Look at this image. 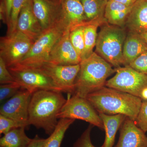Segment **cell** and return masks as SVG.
I'll return each instance as SVG.
<instances>
[{
  "label": "cell",
  "mask_w": 147,
  "mask_h": 147,
  "mask_svg": "<svg viewBox=\"0 0 147 147\" xmlns=\"http://www.w3.org/2000/svg\"><path fill=\"white\" fill-rule=\"evenodd\" d=\"M66 101L60 92L38 90L32 94L28 109L29 125L42 129L49 136L57 125V115Z\"/></svg>",
  "instance_id": "6da1fadb"
},
{
  "label": "cell",
  "mask_w": 147,
  "mask_h": 147,
  "mask_svg": "<svg viewBox=\"0 0 147 147\" xmlns=\"http://www.w3.org/2000/svg\"><path fill=\"white\" fill-rule=\"evenodd\" d=\"M86 98L98 114H121L134 121L142 102L140 98L106 86L88 95Z\"/></svg>",
  "instance_id": "7a4b0ae2"
},
{
  "label": "cell",
  "mask_w": 147,
  "mask_h": 147,
  "mask_svg": "<svg viewBox=\"0 0 147 147\" xmlns=\"http://www.w3.org/2000/svg\"><path fill=\"white\" fill-rule=\"evenodd\" d=\"M80 65L73 94L84 98L105 86L107 79L115 72L113 66L95 52L82 60Z\"/></svg>",
  "instance_id": "3957f363"
},
{
  "label": "cell",
  "mask_w": 147,
  "mask_h": 147,
  "mask_svg": "<svg viewBox=\"0 0 147 147\" xmlns=\"http://www.w3.org/2000/svg\"><path fill=\"white\" fill-rule=\"evenodd\" d=\"M127 35L125 28L102 24L98 33L95 53L115 68L119 67L123 65V49Z\"/></svg>",
  "instance_id": "277c9868"
},
{
  "label": "cell",
  "mask_w": 147,
  "mask_h": 147,
  "mask_svg": "<svg viewBox=\"0 0 147 147\" xmlns=\"http://www.w3.org/2000/svg\"><path fill=\"white\" fill-rule=\"evenodd\" d=\"M66 30L59 23L44 31L34 42L26 56L17 65L37 67L48 62L52 49Z\"/></svg>",
  "instance_id": "5b68a950"
},
{
  "label": "cell",
  "mask_w": 147,
  "mask_h": 147,
  "mask_svg": "<svg viewBox=\"0 0 147 147\" xmlns=\"http://www.w3.org/2000/svg\"><path fill=\"white\" fill-rule=\"evenodd\" d=\"M34 42L28 37L16 30L12 33L1 37L0 57L7 67L17 65L29 53Z\"/></svg>",
  "instance_id": "8992f818"
},
{
  "label": "cell",
  "mask_w": 147,
  "mask_h": 147,
  "mask_svg": "<svg viewBox=\"0 0 147 147\" xmlns=\"http://www.w3.org/2000/svg\"><path fill=\"white\" fill-rule=\"evenodd\" d=\"M8 68L15 82L32 94L38 90L62 92L51 78L39 69L20 65Z\"/></svg>",
  "instance_id": "52a82bcc"
},
{
  "label": "cell",
  "mask_w": 147,
  "mask_h": 147,
  "mask_svg": "<svg viewBox=\"0 0 147 147\" xmlns=\"http://www.w3.org/2000/svg\"><path fill=\"white\" fill-rule=\"evenodd\" d=\"M60 111L58 119L82 120L103 129V123L99 114L86 98L69 94Z\"/></svg>",
  "instance_id": "ba28073f"
},
{
  "label": "cell",
  "mask_w": 147,
  "mask_h": 147,
  "mask_svg": "<svg viewBox=\"0 0 147 147\" xmlns=\"http://www.w3.org/2000/svg\"><path fill=\"white\" fill-rule=\"evenodd\" d=\"M115 69V75L107 81L105 86L140 98L142 91L147 87V75L136 71L129 65Z\"/></svg>",
  "instance_id": "9c48e42d"
},
{
  "label": "cell",
  "mask_w": 147,
  "mask_h": 147,
  "mask_svg": "<svg viewBox=\"0 0 147 147\" xmlns=\"http://www.w3.org/2000/svg\"><path fill=\"white\" fill-rule=\"evenodd\" d=\"M35 68L39 69L51 78L62 92L73 94L75 81L80 70V64L62 65L47 62Z\"/></svg>",
  "instance_id": "30bf717a"
},
{
  "label": "cell",
  "mask_w": 147,
  "mask_h": 147,
  "mask_svg": "<svg viewBox=\"0 0 147 147\" xmlns=\"http://www.w3.org/2000/svg\"><path fill=\"white\" fill-rule=\"evenodd\" d=\"M32 94L21 88L0 108V115L29 126L28 109Z\"/></svg>",
  "instance_id": "8fae6325"
},
{
  "label": "cell",
  "mask_w": 147,
  "mask_h": 147,
  "mask_svg": "<svg viewBox=\"0 0 147 147\" xmlns=\"http://www.w3.org/2000/svg\"><path fill=\"white\" fill-rule=\"evenodd\" d=\"M69 33V31H65L55 43L50 53L48 62L62 65H75L81 62V57L70 42Z\"/></svg>",
  "instance_id": "7c38bea8"
},
{
  "label": "cell",
  "mask_w": 147,
  "mask_h": 147,
  "mask_svg": "<svg viewBox=\"0 0 147 147\" xmlns=\"http://www.w3.org/2000/svg\"><path fill=\"white\" fill-rule=\"evenodd\" d=\"M34 13L43 31L60 22L59 0H33Z\"/></svg>",
  "instance_id": "4fadbf2b"
},
{
  "label": "cell",
  "mask_w": 147,
  "mask_h": 147,
  "mask_svg": "<svg viewBox=\"0 0 147 147\" xmlns=\"http://www.w3.org/2000/svg\"><path fill=\"white\" fill-rule=\"evenodd\" d=\"M60 22L67 30L71 31L88 23L80 0H59Z\"/></svg>",
  "instance_id": "5bb4252c"
},
{
  "label": "cell",
  "mask_w": 147,
  "mask_h": 147,
  "mask_svg": "<svg viewBox=\"0 0 147 147\" xmlns=\"http://www.w3.org/2000/svg\"><path fill=\"white\" fill-rule=\"evenodd\" d=\"M16 30L34 42L43 30L35 15L33 0H28L21 9L17 21Z\"/></svg>",
  "instance_id": "9a60e30c"
},
{
  "label": "cell",
  "mask_w": 147,
  "mask_h": 147,
  "mask_svg": "<svg viewBox=\"0 0 147 147\" xmlns=\"http://www.w3.org/2000/svg\"><path fill=\"white\" fill-rule=\"evenodd\" d=\"M119 137L115 147H147V136L134 121L126 117L119 129Z\"/></svg>",
  "instance_id": "2e32d148"
},
{
  "label": "cell",
  "mask_w": 147,
  "mask_h": 147,
  "mask_svg": "<svg viewBox=\"0 0 147 147\" xmlns=\"http://www.w3.org/2000/svg\"><path fill=\"white\" fill-rule=\"evenodd\" d=\"M125 28L128 32L140 34L147 32V0H137L133 5Z\"/></svg>",
  "instance_id": "e0dca14e"
},
{
  "label": "cell",
  "mask_w": 147,
  "mask_h": 147,
  "mask_svg": "<svg viewBox=\"0 0 147 147\" xmlns=\"http://www.w3.org/2000/svg\"><path fill=\"white\" fill-rule=\"evenodd\" d=\"M146 51H147V42L141 34L128 32L123 49V65H129Z\"/></svg>",
  "instance_id": "ac0fdd59"
},
{
  "label": "cell",
  "mask_w": 147,
  "mask_h": 147,
  "mask_svg": "<svg viewBox=\"0 0 147 147\" xmlns=\"http://www.w3.org/2000/svg\"><path fill=\"white\" fill-rule=\"evenodd\" d=\"M133 5H124L113 0L108 1L104 13L105 20L110 25L125 28L127 19Z\"/></svg>",
  "instance_id": "d6986e66"
},
{
  "label": "cell",
  "mask_w": 147,
  "mask_h": 147,
  "mask_svg": "<svg viewBox=\"0 0 147 147\" xmlns=\"http://www.w3.org/2000/svg\"><path fill=\"white\" fill-rule=\"evenodd\" d=\"M105 131V138L102 147H113L115 141L117 132L120 128L126 116L118 114L107 115L99 113Z\"/></svg>",
  "instance_id": "ffe728a7"
},
{
  "label": "cell",
  "mask_w": 147,
  "mask_h": 147,
  "mask_svg": "<svg viewBox=\"0 0 147 147\" xmlns=\"http://www.w3.org/2000/svg\"><path fill=\"white\" fill-rule=\"evenodd\" d=\"M107 23L105 18L88 22L84 27L85 47L81 57L82 61L87 59L94 53L96 45L97 30L102 24Z\"/></svg>",
  "instance_id": "44dd1931"
},
{
  "label": "cell",
  "mask_w": 147,
  "mask_h": 147,
  "mask_svg": "<svg viewBox=\"0 0 147 147\" xmlns=\"http://www.w3.org/2000/svg\"><path fill=\"white\" fill-rule=\"evenodd\" d=\"M25 127L13 129L0 139V147H27L32 139L28 137Z\"/></svg>",
  "instance_id": "7402d4cb"
},
{
  "label": "cell",
  "mask_w": 147,
  "mask_h": 147,
  "mask_svg": "<svg viewBox=\"0 0 147 147\" xmlns=\"http://www.w3.org/2000/svg\"><path fill=\"white\" fill-rule=\"evenodd\" d=\"M87 22L102 19L104 17L106 0H80Z\"/></svg>",
  "instance_id": "603a6c76"
},
{
  "label": "cell",
  "mask_w": 147,
  "mask_h": 147,
  "mask_svg": "<svg viewBox=\"0 0 147 147\" xmlns=\"http://www.w3.org/2000/svg\"><path fill=\"white\" fill-rule=\"evenodd\" d=\"M75 119H61L53 133L45 139L44 147H61L65 134Z\"/></svg>",
  "instance_id": "cb8c5ba5"
},
{
  "label": "cell",
  "mask_w": 147,
  "mask_h": 147,
  "mask_svg": "<svg viewBox=\"0 0 147 147\" xmlns=\"http://www.w3.org/2000/svg\"><path fill=\"white\" fill-rule=\"evenodd\" d=\"M84 27V26L77 27L69 33L70 42L81 58L85 47Z\"/></svg>",
  "instance_id": "d4e9b609"
},
{
  "label": "cell",
  "mask_w": 147,
  "mask_h": 147,
  "mask_svg": "<svg viewBox=\"0 0 147 147\" xmlns=\"http://www.w3.org/2000/svg\"><path fill=\"white\" fill-rule=\"evenodd\" d=\"M28 0H13L11 13L10 20L7 34H10L15 31L17 28V21L21 9Z\"/></svg>",
  "instance_id": "484cf974"
},
{
  "label": "cell",
  "mask_w": 147,
  "mask_h": 147,
  "mask_svg": "<svg viewBox=\"0 0 147 147\" xmlns=\"http://www.w3.org/2000/svg\"><path fill=\"white\" fill-rule=\"evenodd\" d=\"M21 88L20 85L16 82L10 84H1L0 101L2 102L5 99L11 98Z\"/></svg>",
  "instance_id": "4316f807"
},
{
  "label": "cell",
  "mask_w": 147,
  "mask_h": 147,
  "mask_svg": "<svg viewBox=\"0 0 147 147\" xmlns=\"http://www.w3.org/2000/svg\"><path fill=\"white\" fill-rule=\"evenodd\" d=\"M27 126L26 125L0 115V134H5L13 129Z\"/></svg>",
  "instance_id": "83f0119b"
},
{
  "label": "cell",
  "mask_w": 147,
  "mask_h": 147,
  "mask_svg": "<svg viewBox=\"0 0 147 147\" xmlns=\"http://www.w3.org/2000/svg\"><path fill=\"white\" fill-rule=\"evenodd\" d=\"M94 126L91 124L88 126L74 143L73 147H97L93 145L91 139V132ZM100 147H102V146Z\"/></svg>",
  "instance_id": "f1b7e54d"
},
{
  "label": "cell",
  "mask_w": 147,
  "mask_h": 147,
  "mask_svg": "<svg viewBox=\"0 0 147 147\" xmlns=\"http://www.w3.org/2000/svg\"><path fill=\"white\" fill-rule=\"evenodd\" d=\"M13 0H0V18L8 26L10 20Z\"/></svg>",
  "instance_id": "f546056e"
},
{
  "label": "cell",
  "mask_w": 147,
  "mask_h": 147,
  "mask_svg": "<svg viewBox=\"0 0 147 147\" xmlns=\"http://www.w3.org/2000/svg\"><path fill=\"white\" fill-rule=\"evenodd\" d=\"M134 122L144 132H147V101L142 100L139 114Z\"/></svg>",
  "instance_id": "4dcf8cb0"
},
{
  "label": "cell",
  "mask_w": 147,
  "mask_h": 147,
  "mask_svg": "<svg viewBox=\"0 0 147 147\" xmlns=\"http://www.w3.org/2000/svg\"><path fill=\"white\" fill-rule=\"evenodd\" d=\"M129 66L136 71L147 75V51L142 53Z\"/></svg>",
  "instance_id": "1f68e13d"
},
{
  "label": "cell",
  "mask_w": 147,
  "mask_h": 147,
  "mask_svg": "<svg viewBox=\"0 0 147 147\" xmlns=\"http://www.w3.org/2000/svg\"><path fill=\"white\" fill-rule=\"evenodd\" d=\"M15 80L9 70L8 67L1 58L0 57V83L1 84L15 82Z\"/></svg>",
  "instance_id": "d6a6232c"
},
{
  "label": "cell",
  "mask_w": 147,
  "mask_h": 147,
  "mask_svg": "<svg viewBox=\"0 0 147 147\" xmlns=\"http://www.w3.org/2000/svg\"><path fill=\"white\" fill-rule=\"evenodd\" d=\"M45 139H42L38 135H36L27 147H44Z\"/></svg>",
  "instance_id": "836d02e7"
},
{
  "label": "cell",
  "mask_w": 147,
  "mask_h": 147,
  "mask_svg": "<svg viewBox=\"0 0 147 147\" xmlns=\"http://www.w3.org/2000/svg\"><path fill=\"white\" fill-rule=\"evenodd\" d=\"M127 6H132L137 1V0H113Z\"/></svg>",
  "instance_id": "e575fe53"
},
{
  "label": "cell",
  "mask_w": 147,
  "mask_h": 147,
  "mask_svg": "<svg viewBox=\"0 0 147 147\" xmlns=\"http://www.w3.org/2000/svg\"><path fill=\"white\" fill-rule=\"evenodd\" d=\"M140 98L142 100L147 101V87L145 88L142 91Z\"/></svg>",
  "instance_id": "d590c367"
},
{
  "label": "cell",
  "mask_w": 147,
  "mask_h": 147,
  "mask_svg": "<svg viewBox=\"0 0 147 147\" xmlns=\"http://www.w3.org/2000/svg\"><path fill=\"white\" fill-rule=\"evenodd\" d=\"M141 35L147 42V32L142 34H141Z\"/></svg>",
  "instance_id": "8d00e7d4"
},
{
  "label": "cell",
  "mask_w": 147,
  "mask_h": 147,
  "mask_svg": "<svg viewBox=\"0 0 147 147\" xmlns=\"http://www.w3.org/2000/svg\"><path fill=\"white\" fill-rule=\"evenodd\" d=\"M106 1H110V0H106Z\"/></svg>",
  "instance_id": "74e56055"
}]
</instances>
